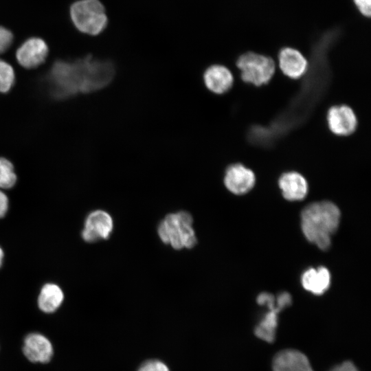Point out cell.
Wrapping results in <instances>:
<instances>
[{"instance_id": "6da1fadb", "label": "cell", "mask_w": 371, "mask_h": 371, "mask_svg": "<svg viewBox=\"0 0 371 371\" xmlns=\"http://www.w3.org/2000/svg\"><path fill=\"white\" fill-rule=\"evenodd\" d=\"M115 72L113 63L91 56L74 62L56 61L49 76L52 95L63 98L100 90L112 81Z\"/></svg>"}, {"instance_id": "8fae6325", "label": "cell", "mask_w": 371, "mask_h": 371, "mask_svg": "<svg viewBox=\"0 0 371 371\" xmlns=\"http://www.w3.org/2000/svg\"><path fill=\"white\" fill-rule=\"evenodd\" d=\"M48 54L46 43L40 38H30L16 50V58L24 68L32 69L43 63Z\"/></svg>"}, {"instance_id": "cb8c5ba5", "label": "cell", "mask_w": 371, "mask_h": 371, "mask_svg": "<svg viewBox=\"0 0 371 371\" xmlns=\"http://www.w3.org/2000/svg\"><path fill=\"white\" fill-rule=\"evenodd\" d=\"M330 371H359L356 366L350 361H345L335 367Z\"/></svg>"}, {"instance_id": "8992f818", "label": "cell", "mask_w": 371, "mask_h": 371, "mask_svg": "<svg viewBox=\"0 0 371 371\" xmlns=\"http://www.w3.org/2000/svg\"><path fill=\"white\" fill-rule=\"evenodd\" d=\"M326 122L329 131L335 135L347 137L357 129L358 120L353 109L348 105L330 106L326 113Z\"/></svg>"}, {"instance_id": "ffe728a7", "label": "cell", "mask_w": 371, "mask_h": 371, "mask_svg": "<svg viewBox=\"0 0 371 371\" xmlns=\"http://www.w3.org/2000/svg\"><path fill=\"white\" fill-rule=\"evenodd\" d=\"M137 371H170L168 366L159 359L144 361Z\"/></svg>"}, {"instance_id": "277c9868", "label": "cell", "mask_w": 371, "mask_h": 371, "mask_svg": "<svg viewBox=\"0 0 371 371\" xmlns=\"http://www.w3.org/2000/svg\"><path fill=\"white\" fill-rule=\"evenodd\" d=\"M235 66L241 81L258 87L269 83L277 67L272 58L254 52H247L240 55Z\"/></svg>"}, {"instance_id": "d6986e66", "label": "cell", "mask_w": 371, "mask_h": 371, "mask_svg": "<svg viewBox=\"0 0 371 371\" xmlns=\"http://www.w3.org/2000/svg\"><path fill=\"white\" fill-rule=\"evenodd\" d=\"M15 74L13 67L0 59V92L6 93L13 86Z\"/></svg>"}, {"instance_id": "ba28073f", "label": "cell", "mask_w": 371, "mask_h": 371, "mask_svg": "<svg viewBox=\"0 0 371 371\" xmlns=\"http://www.w3.org/2000/svg\"><path fill=\"white\" fill-rule=\"evenodd\" d=\"M277 67L289 78L300 80L307 73L308 60L298 49L284 47L277 56Z\"/></svg>"}, {"instance_id": "2e32d148", "label": "cell", "mask_w": 371, "mask_h": 371, "mask_svg": "<svg viewBox=\"0 0 371 371\" xmlns=\"http://www.w3.org/2000/svg\"><path fill=\"white\" fill-rule=\"evenodd\" d=\"M64 300V293L56 284L46 283L38 294L37 304L39 309L45 313L56 311Z\"/></svg>"}, {"instance_id": "603a6c76", "label": "cell", "mask_w": 371, "mask_h": 371, "mask_svg": "<svg viewBox=\"0 0 371 371\" xmlns=\"http://www.w3.org/2000/svg\"><path fill=\"white\" fill-rule=\"evenodd\" d=\"M9 201L7 195L0 190V218L4 217L8 212Z\"/></svg>"}, {"instance_id": "44dd1931", "label": "cell", "mask_w": 371, "mask_h": 371, "mask_svg": "<svg viewBox=\"0 0 371 371\" xmlns=\"http://www.w3.org/2000/svg\"><path fill=\"white\" fill-rule=\"evenodd\" d=\"M13 41V35L8 29L0 26V54L5 52Z\"/></svg>"}, {"instance_id": "3957f363", "label": "cell", "mask_w": 371, "mask_h": 371, "mask_svg": "<svg viewBox=\"0 0 371 371\" xmlns=\"http://www.w3.org/2000/svg\"><path fill=\"white\" fill-rule=\"evenodd\" d=\"M192 222V217L188 212L168 214L158 225V235L164 243L175 249L192 248L197 242Z\"/></svg>"}, {"instance_id": "5b68a950", "label": "cell", "mask_w": 371, "mask_h": 371, "mask_svg": "<svg viewBox=\"0 0 371 371\" xmlns=\"http://www.w3.org/2000/svg\"><path fill=\"white\" fill-rule=\"evenodd\" d=\"M71 19L76 27L89 35L101 33L107 25L105 9L99 0H80L70 8Z\"/></svg>"}, {"instance_id": "7402d4cb", "label": "cell", "mask_w": 371, "mask_h": 371, "mask_svg": "<svg viewBox=\"0 0 371 371\" xmlns=\"http://www.w3.org/2000/svg\"><path fill=\"white\" fill-rule=\"evenodd\" d=\"M354 2L361 14L365 16H370L371 0H354Z\"/></svg>"}, {"instance_id": "7a4b0ae2", "label": "cell", "mask_w": 371, "mask_h": 371, "mask_svg": "<svg viewBox=\"0 0 371 371\" xmlns=\"http://www.w3.org/2000/svg\"><path fill=\"white\" fill-rule=\"evenodd\" d=\"M340 211L330 201H319L306 205L301 213V227L305 237L320 249L330 246V236L338 228Z\"/></svg>"}, {"instance_id": "4fadbf2b", "label": "cell", "mask_w": 371, "mask_h": 371, "mask_svg": "<svg viewBox=\"0 0 371 371\" xmlns=\"http://www.w3.org/2000/svg\"><path fill=\"white\" fill-rule=\"evenodd\" d=\"M278 186L283 196L289 201L303 199L308 192V183L305 177L295 171L284 172L278 179Z\"/></svg>"}, {"instance_id": "52a82bcc", "label": "cell", "mask_w": 371, "mask_h": 371, "mask_svg": "<svg viewBox=\"0 0 371 371\" xmlns=\"http://www.w3.org/2000/svg\"><path fill=\"white\" fill-rule=\"evenodd\" d=\"M113 229L111 216L106 211H93L87 216L81 235L87 243H95L109 238Z\"/></svg>"}, {"instance_id": "7c38bea8", "label": "cell", "mask_w": 371, "mask_h": 371, "mask_svg": "<svg viewBox=\"0 0 371 371\" xmlns=\"http://www.w3.org/2000/svg\"><path fill=\"white\" fill-rule=\"evenodd\" d=\"M203 82L207 89L212 93L223 95L232 89L234 76L227 67L222 64H214L205 69Z\"/></svg>"}, {"instance_id": "d4e9b609", "label": "cell", "mask_w": 371, "mask_h": 371, "mask_svg": "<svg viewBox=\"0 0 371 371\" xmlns=\"http://www.w3.org/2000/svg\"><path fill=\"white\" fill-rule=\"evenodd\" d=\"M3 258H4V253L1 247H0V268L3 264Z\"/></svg>"}, {"instance_id": "30bf717a", "label": "cell", "mask_w": 371, "mask_h": 371, "mask_svg": "<svg viewBox=\"0 0 371 371\" xmlns=\"http://www.w3.org/2000/svg\"><path fill=\"white\" fill-rule=\"evenodd\" d=\"M22 351L27 360L35 363H47L54 355L52 342L39 333H31L25 336Z\"/></svg>"}, {"instance_id": "9a60e30c", "label": "cell", "mask_w": 371, "mask_h": 371, "mask_svg": "<svg viewBox=\"0 0 371 371\" xmlns=\"http://www.w3.org/2000/svg\"><path fill=\"white\" fill-rule=\"evenodd\" d=\"M301 281L306 291L315 295H322L330 286V275L326 267L310 268L304 272Z\"/></svg>"}, {"instance_id": "ac0fdd59", "label": "cell", "mask_w": 371, "mask_h": 371, "mask_svg": "<svg viewBox=\"0 0 371 371\" xmlns=\"http://www.w3.org/2000/svg\"><path fill=\"white\" fill-rule=\"evenodd\" d=\"M16 180L13 164L8 159L0 157V188H12Z\"/></svg>"}, {"instance_id": "e0dca14e", "label": "cell", "mask_w": 371, "mask_h": 371, "mask_svg": "<svg viewBox=\"0 0 371 371\" xmlns=\"http://www.w3.org/2000/svg\"><path fill=\"white\" fill-rule=\"evenodd\" d=\"M269 310V311L256 327L255 335L258 338L271 343L275 339L276 330L278 326V313L281 310L278 308Z\"/></svg>"}, {"instance_id": "9c48e42d", "label": "cell", "mask_w": 371, "mask_h": 371, "mask_svg": "<svg viewBox=\"0 0 371 371\" xmlns=\"http://www.w3.org/2000/svg\"><path fill=\"white\" fill-rule=\"evenodd\" d=\"M223 182L232 193L240 195L254 186L256 175L254 171L241 163L230 164L225 170Z\"/></svg>"}, {"instance_id": "5bb4252c", "label": "cell", "mask_w": 371, "mask_h": 371, "mask_svg": "<svg viewBox=\"0 0 371 371\" xmlns=\"http://www.w3.org/2000/svg\"><path fill=\"white\" fill-rule=\"evenodd\" d=\"M273 371H313L305 355L296 350L279 352L273 360Z\"/></svg>"}]
</instances>
